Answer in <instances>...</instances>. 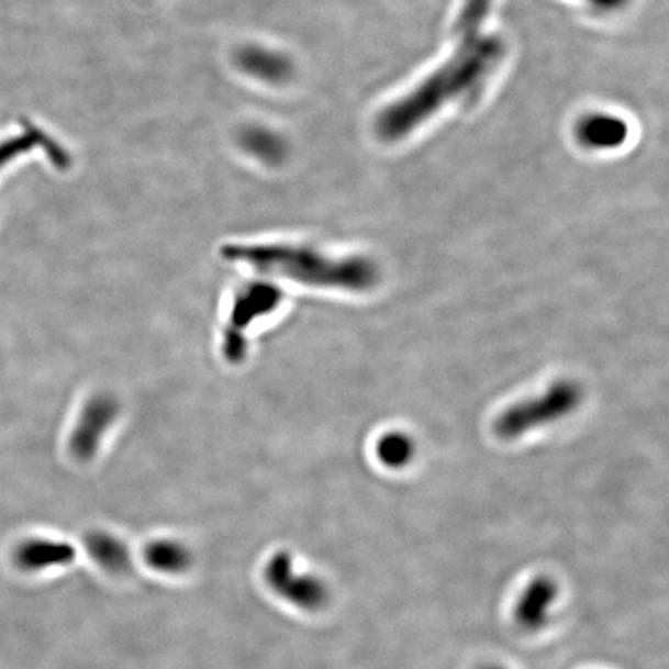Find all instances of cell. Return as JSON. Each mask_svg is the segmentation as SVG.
Listing matches in <instances>:
<instances>
[{
    "label": "cell",
    "instance_id": "1",
    "mask_svg": "<svg viewBox=\"0 0 669 669\" xmlns=\"http://www.w3.org/2000/svg\"><path fill=\"white\" fill-rule=\"evenodd\" d=\"M493 0H467L457 19L459 37L455 55L412 92L404 94L378 119V132L387 140L403 138L460 94L482 85L504 55V44L486 35L483 24Z\"/></svg>",
    "mask_w": 669,
    "mask_h": 669
},
{
    "label": "cell",
    "instance_id": "2",
    "mask_svg": "<svg viewBox=\"0 0 669 669\" xmlns=\"http://www.w3.org/2000/svg\"><path fill=\"white\" fill-rule=\"evenodd\" d=\"M222 255L263 274L324 289L368 292L380 279L378 267L368 258H332L305 245L233 244L223 247Z\"/></svg>",
    "mask_w": 669,
    "mask_h": 669
},
{
    "label": "cell",
    "instance_id": "3",
    "mask_svg": "<svg viewBox=\"0 0 669 669\" xmlns=\"http://www.w3.org/2000/svg\"><path fill=\"white\" fill-rule=\"evenodd\" d=\"M581 402V388L573 381H558L538 399L527 400L509 408L499 415L497 433L499 437L513 441L524 436L527 431L549 425L570 412Z\"/></svg>",
    "mask_w": 669,
    "mask_h": 669
},
{
    "label": "cell",
    "instance_id": "4",
    "mask_svg": "<svg viewBox=\"0 0 669 669\" xmlns=\"http://www.w3.org/2000/svg\"><path fill=\"white\" fill-rule=\"evenodd\" d=\"M268 586L281 599L302 611L315 612L326 606L331 592L321 578L312 573H298L289 551H276L266 567Z\"/></svg>",
    "mask_w": 669,
    "mask_h": 669
},
{
    "label": "cell",
    "instance_id": "5",
    "mask_svg": "<svg viewBox=\"0 0 669 669\" xmlns=\"http://www.w3.org/2000/svg\"><path fill=\"white\" fill-rule=\"evenodd\" d=\"M279 293L274 287L252 283V287L237 293L233 302L232 316L225 328V354L230 361L237 363L244 357L242 335L252 326V321L270 313L278 305Z\"/></svg>",
    "mask_w": 669,
    "mask_h": 669
},
{
    "label": "cell",
    "instance_id": "6",
    "mask_svg": "<svg viewBox=\"0 0 669 669\" xmlns=\"http://www.w3.org/2000/svg\"><path fill=\"white\" fill-rule=\"evenodd\" d=\"M558 584L550 577L533 578L515 604V622L525 633H539L549 625L558 601Z\"/></svg>",
    "mask_w": 669,
    "mask_h": 669
},
{
    "label": "cell",
    "instance_id": "7",
    "mask_svg": "<svg viewBox=\"0 0 669 669\" xmlns=\"http://www.w3.org/2000/svg\"><path fill=\"white\" fill-rule=\"evenodd\" d=\"M115 408L105 399L93 400L79 417L77 431L71 438V448L79 459H90L98 448V442L111 425Z\"/></svg>",
    "mask_w": 669,
    "mask_h": 669
},
{
    "label": "cell",
    "instance_id": "8",
    "mask_svg": "<svg viewBox=\"0 0 669 669\" xmlns=\"http://www.w3.org/2000/svg\"><path fill=\"white\" fill-rule=\"evenodd\" d=\"M77 550L69 543L52 539H30L16 550V562L29 572H41L51 567L74 562Z\"/></svg>",
    "mask_w": 669,
    "mask_h": 669
},
{
    "label": "cell",
    "instance_id": "9",
    "mask_svg": "<svg viewBox=\"0 0 669 669\" xmlns=\"http://www.w3.org/2000/svg\"><path fill=\"white\" fill-rule=\"evenodd\" d=\"M86 549L98 565L113 576H123L131 570V551L112 533L90 532L86 536Z\"/></svg>",
    "mask_w": 669,
    "mask_h": 669
},
{
    "label": "cell",
    "instance_id": "10",
    "mask_svg": "<svg viewBox=\"0 0 669 669\" xmlns=\"http://www.w3.org/2000/svg\"><path fill=\"white\" fill-rule=\"evenodd\" d=\"M237 60L248 75L267 82H283L292 74L289 60L279 53L266 51V48H244Z\"/></svg>",
    "mask_w": 669,
    "mask_h": 669
},
{
    "label": "cell",
    "instance_id": "11",
    "mask_svg": "<svg viewBox=\"0 0 669 669\" xmlns=\"http://www.w3.org/2000/svg\"><path fill=\"white\" fill-rule=\"evenodd\" d=\"M578 137L586 146L612 149L625 143L627 126L625 121L615 116L592 115L578 126Z\"/></svg>",
    "mask_w": 669,
    "mask_h": 669
},
{
    "label": "cell",
    "instance_id": "12",
    "mask_svg": "<svg viewBox=\"0 0 669 669\" xmlns=\"http://www.w3.org/2000/svg\"><path fill=\"white\" fill-rule=\"evenodd\" d=\"M147 565L164 573H183L192 565V554L185 544L174 539H157L145 549Z\"/></svg>",
    "mask_w": 669,
    "mask_h": 669
},
{
    "label": "cell",
    "instance_id": "13",
    "mask_svg": "<svg viewBox=\"0 0 669 669\" xmlns=\"http://www.w3.org/2000/svg\"><path fill=\"white\" fill-rule=\"evenodd\" d=\"M242 143H244L245 149L256 157L260 158L267 164H276L281 161L283 157V143L278 135L271 134L270 131L266 130H248L242 135Z\"/></svg>",
    "mask_w": 669,
    "mask_h": 669
},
{
    "label": "cell",
    "instance_id": "14",
    "mask_svg": "<svg viewBox=\"0 0 669 669\" xmlns=\"http://www.w3.org/2000/svg\"><path fill=\"white\" fill-rule=\"evenodd\" d=\"M377 455L387 467L403 468L414 456V444L403 433H391L378 442Z\"/></svg>",
    "mask_w": 669,
    "mask_h": 669
},
{
    "label": "cell",
    "instance_id": "15",
    "mask_svg": "<svg viewBox=\"0 0 669 669\" xmlns=\"http://www.w3.org/2000/svg\"><path fill=\"white\" fill-rule=\"evenodd\" d=\"M588 2H591L592 5L600 7V9L612 10L622 7L626 0H588Z\"/></svg>",
    "mask_w": 669,
    "mask_h": 669
},
{
    "label": "cell",
    "instance_id": "16",
    "mask_svg": "<svg viewBox=\"0 0 669 669\" xmlns=\"http://www.w3.org/2000/svg\"><path fill=\"white\" fill-rule=\"evenodd\" d=\"M483 669H505V668L497 667V665H493V667H487V668H483Z\"/></svg>",
    "mask_w": 669,
    "mask_h": 669
}]
</instances>
